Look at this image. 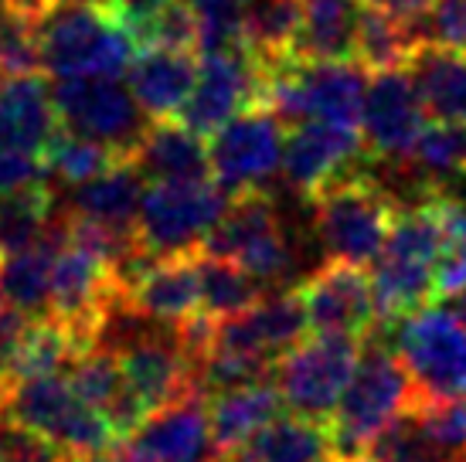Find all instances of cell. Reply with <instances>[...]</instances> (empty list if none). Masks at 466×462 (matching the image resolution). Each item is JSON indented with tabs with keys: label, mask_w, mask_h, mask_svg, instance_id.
Listing matches in <instances>:
<instances>
[{
	"label": "cell",
	"mask_w": 466,
	"mask_h": 462,
	"mask_svg": "<svg viewBox=\"0 0 466 462\" xmlns=\"http://www.w3.org/2000/svg\"><path fill=\"white\" fill-rule=\"evenodd\" d=\"M442 235L446 228L440 191L399 207L389 238L371 262V293L381 330L436 299V262Z\"/></svg>",
	"instance_id": "1"
},
{
	"label": "cell",
	"mask_w": 466,
	"mask_h": 462,
	"mask_svg": "<svg viewBox=\"0 0 466 462\" xmlns=\"http://www.w3.org/2000/svg\"><path fill=\"white\" fill-rule=\"evenodd\" d=\"M415 385L385 330L364 336L358 367L330 415V446L337 462H358L385 428L415 408Z\"/></svg>",
	"instance_id": "2"
},
{
	"label": "cell",
	"mask_w": 466,
	"mask_h": 462,
	"mask_svg": "<svg viewBox=\"0 0 466 462\" xmlns=\"http://www.w3.org/2000/svg\"><path fill=\"white\" fill-rule=\"evenodd\" d=\"M310 207L313 235L327 258L350 262V266H371L395 225L401 201L399 194L381 184V177L368 167V156H364L361 164L327 180L310 197Z\"/></svg>",
	"instance_id": "3"
},
{
	"label": "cell",
	"mask_w": 466,
	"mask_h": 462,
	"mask_svg": "<svg viewBox=\"0 0 466 462\" xmlns=\"http://www.w3.org/2000/svg\"><path fill=\"white\" fill-rule=\"evenodd\" d=\"M364 89H368V68L358 58L344 62L286 58L262 68L259 103L269 105L286 126L317 119V123L361 129Z\"/></svg>",
	"instance_id": "4"
},
{
	"label": "cell",
	"mask_w": 466,
	"mask_h": 462,
	"mask_svg": "<svg viewBox=\"0 0 466 462\" xmlns=\"http://www.w3.org/2000/svg\"><path fill=\"white\" fill-rule=\"evenodd\" d=\"M41 68L55 78L127 75L137 41L103 0H58L38 21Z\"/></svg>",
	"instance_id": "5"
},
{
	"label": "cell",
	"mask_w": 466,
	"mask_h": 462,
	"mask_svg": "<svg viewBox=\"0 0 466 462\" xmlns=\"http://www.w3.org/2000/svg\"><path fill=\"white\" fill-rule=\"evenodd\" d=\"M0 418L38 432L48 442L62 446L68 456L109 449L119 442L113 425L89 401L78 398L66 371L7 381L0 398Z\"/></svg>",
	"instance_id": "6"
},
{
	"label": "cell",
	"mask_w": 466,
	"mask_h": 462,
	"mask_svg": "<svg viewBox=\"0 0 466 462\" xmlns=\"http://www.w3.org/2000/svg\"><path fill=\"white\" fill-rule=\"evenodd\" d=\"M391 346L419 401L466 398V320L460 309L419 306L395 320Z\"/></svg>",
	"instance_id": "7"
},
{
	"label": "cell",
	"mask_w": 466,
	"mask_h": 462,
	"mask_svg": "<svg viewBox=\"0 0 466 462\" xmlns=\"http://www.w3.org/2000/svg\"><path fill=\"white\" fill-rule=\"evenodd\" d=\"M232 194L215 177L205 180H154L137 211V242L147 256L195 252L218 225Z\"/></svg>",
	"instance_id": "8"
},
{
	"label": "cell",
	"mask_w": 466,
	"mask_h": 462,
	"mask_svg": "<svg viewBox=\"0 0 466 462\" xmlns=\"http://www.w3.org/2000/svg\"><path fill=\"white\" fill-rule=\"evenodd\" d=\"M198 248L235 258L266 286L283 283L293 269V242L266 187L232 194L225 215Z\"/></svg>",
	"instance_id": "9"
},
{
	"label": "cell",
	"mask_w": 466,
	"mask_h": 462,
	"mask_svg": "<svg viewBox=\"0 0 466 462\" xmlns=\"http://www.w3.org/2000/svg\"><path fill=\"white\" fill-rule=\"evenodd\" d=\"M361 346L364 336L350 334H313L297 340L276 360L272 381L283 395V405L297 415L327 422L358 367Z\"/></svg>",
	"instance_id": "10"
},
{
	"label": "cell",
	"mask_w": 466,
	"mask_h": 462,
	"mask_svg": "<svg viewBox=\"0 0 466 462\" xmlns=\"http://www.w3.org/2000/svg\"><path fill=\"white\" fill-rule=\"evenodd\" d=\"M52 99L58 126L106 143L119 156H130L150 126V116L143 113L137 95L130 85L119 82V75L58 78Z\"/></svg>",
	"instance_id": "11"
},
{
	"label": "cell",
	"mask_w": 466,
	"mask_h": 462,
	"mask_svg": "<svg viewBox=\"0 0 466 462\" xmlns=\"http://www.w3.org/2000/svg\"><path fill=\"white\" fill-rule=\"evenodd\" d=\"M286 146V123L269 105H248L232 116L218 133H211L208 164L211 177L228 194L266 187V180L279 174Z\"/></svg>",
	"instance_id": "12"
},
{
	"label": "cell",
	"mask_w": 466,
	"mask_h": 462,
	"mask_svg": "<svg viewBox=\"0 0 466 462\" xmlns=\"http://www.w3.org/2000/svg\"><path fill=\"white\" fill-rule=\"evenodd\" d=\"M262 95V65L246 45L205 52L198 62L195 89L181 109L184 126L198 136L218 133L232 116L256 105Z\"/></svg>",
	"instance_id": "13"
},
{
	"label": "cell",
	"mask_w": 466,
	"mask_h": 462,
	"mask_svg": "<svg viewBox=\"0 0 466 462\" xmlns=\"http://www.w3.org/2000/svg\"><path fill=\"white\" fill-rule=\"evenodd\" d=\"M426 126V109L409 72L385 68L368 78L361 103V140L371 164L405 167L419 133Z\"/></svg>",
	"instance_id": "14"
},
{
	"label": "cell",
	"mask_w": 466,
	"mask_h": 462,
	"mask_svg": "<svg viewBox=\"0 0 466 462\" xmlns=\"http://www.w3.org/2000/svg\"><path fill=\"white\" fill-rule=\"evenodd\" d=\"M297 296L303 303L307 326L313 334L368 336L381 330L378 326L371 279L364 276V266H350V262L330 258L327 266L310 272L297 286Z\"/></svg>",
	"instance_id": "15"
},
{
	"label": "cell",
	"mask_w": 466,
	"mask_h": 462,
	"mask_svg": "<svg viewBox=\"0 0 466 462\" xmlns=\"http://www.w3.org/2000/svg\"><path fill=\"white\" fill-rule=\"evenodd\" d=\"M123 442L137 462H225L211 436L205 391L150 411Z\"/></svg>",
	"instance_id": "16"
},
{
	"label": "cell",
	"mask_w": 466,
	"mask_h": 462,
	"mask_svg": "<svg viewBox=\"0 0 466 462\" xmlns=\"http://www.w3.org/2000/svg\"><path fill=\"white\" fill-rule=\"evenodd\" d=\"M364 156L368 150H364L361 129L310 119V123H297L293 133L286 136L279 174L289 191L310 201L327 180L361 164Z\"/></svg>",
	"instance_id": "17"
},
{
	"label": "cell",
	"mask_w": 466,
	"mask_h": 462,
	"mask_svg": "<svg viewBox=\"0 0 466 462\" xmlns=\"http://www.w3.org/2000/svg\"><path fill=\"white\" fill-rule=\"evenodd\" d=\"M307 330L310 326H307V313H303L297 289L276 296L266 293L246 313L228 316V320H215L208 346L276 364L289 346L307 336Z\"/></svg>",
	"instance_id": "18"
},
{
	"label": "cell",
	"mask_w": 466,
	"mask_h": 462,
	"mask_svg": "<svg viewBox=\"0 0 466 462\" xmlns=\"http://www.w3.org/2000/svg\"><path fill=\"white\" fill-rule=\"evenodd\" d=\"M119 303L164 323L191 320L201 306L195 252L147 256L130 279L119 286Z\"/></svg>",
	"instance_id": "19"
},
{
	"label": "cell",
	"mask_w": 466,
	"mask_h": 462,
	"mask_svg": "<svg viewBox=\"0 0 466 462\" xmlns=\"http://www.w3.org/2000/svg\"><path fill=\"white\" fill-rule=\"evenodd\" d=\"M195 52L167 48V45H137V52L127 65L130 92L150 119H177L195 89Z\"/></svg>",
	"instance_id": "20"
},
{
	"label": "cell",
	"mask_w": 466,
	"mask_h": 462,
	"mask_svg": "<svg viewBox=\"0 0 466 462\" xmlns=\"http://www.w3.org/2000/svg\"><path fill=\"white\" fill-rule=\"evenodd\" d=\"M52 89L35 75H0V146L48 154L58 136Z\"/></svg>",
	"instance_id": "21"
},
{
	"label": "cell",
	"mask_w": 466,
	"mask_h": 462,
	"mask_svg": "<svg viewBox=\"0 0 466 462\" xmlns=\"http://www.w3.org/2000/svg\"><path fill=\"white\" fill-rule=\"evenodd\" d=\"M405 68L426 116L442 123H466V48L422 41Z\"/></svg>",
	"instance_id": "22"
},
{
	"label": "cell",
	"mask_w": 466,
	"mask_h": 462,
	"mask_svg": "<svg viewBox=\"0 0 466 462\" xmlns=\"http://www.w3.org/2000/svg\"><path fill=\"white\" fill-rule=\"evenodd\" d=\"M130 160L150 184L154 180H205L211 177L205 136H198L181 119H150Z\"/></svg>",
	"instance_id": "23"
},
{
	"label": "cell",
	"mask_w": 466,
	"mask_h": 462,
	"mask_svg": "<svg viewBox=\"0 0 466 462\" xmlns=\"http://www.w3.org/2000/svg\"><path fill=\"white\" fill-rule=\"evenodd\" d=\"M225 462H337L327 422L307 415H276L225 456Z\"/></svg>",
	"instance_id": "24"
},
{
	"label": "cell",
	"mask_w": 466,
	"mask_h": 462,
	"mask_svg": "<svg viewBox=\"0 0 466 462\" xmlns=\"http://www.w3.org/2000/svg\"><path fill=\"white\" fill-rule=\"evenodd\" d=\"M66 242V211L58 215L55 228L41 242L27 245L21 252L0 256V296L21 309L25 316H45L52 296V269L58 248Z\"/></svg>",
	"instance_id": "25"
},
{
	"label": "cell",
	"mask_w": 466,
	"mask_h": 462,
	"mask_svg": "<svg viewBox=\"0 0 466 462\" xmlns=\"http://www.w3.org/2000/svg\"><path fill=\"white\" fill-rule=\"evenodd\" d=\"M147 184L150 180L143 177L140 167L133 164L130 156H123L109 170H103L99 177L68 187V197L62 207L72 211V215H82V218H96V221H106V225L133 228L143 194H147Z\"/></svg>",
	"instance_id": "26"
},
{
	"label": "cell",
	"mask_w": 466,
	"mask_h": 462,
	"mask_svg": "<svg viewBox=\"0 0 466 462\" xmlns=\"http://www.w3.org/2000/svg\"><path fill=\"white\" fill-rule=\"evenodd\" d=\"M279 411H283V395L276 381H252V385L215 391L208 401V422H211V436L218 442V449L228 456L252 432L272 422Z\"/></svg>",
	"instance_id": "27"
},
{
	"label": "cell",
	"mask_w": 466,
	"mask_h": 462,
	"mask_svg": "<svg viewBox=\"0 0 466 462\" xmlns=\"http://www.w3.org/2000/svg\"><path fill=\"white\" fill-rule=\"evenodd\" d=\"M419 45H422L419 21H405L399 14L385 11L375 0H361V7H358V35H354V58L368 72L405 68Z\"/></svg>",
	"instance_id": "28"
},
{
	"label": "cell",
	"mask_w": 466,
	"mask_h": 462,
	"mask_svg": "<svg viewBox=\"0 0 466 462\" xmlns=\"http://www.w3.org/2000/svg\"><path fill=\"white\" fill-rule=\"evenodd\" d=\"M358 7L361 0H303V21L293 41V58H310V62L354 58Z\"/></svg>",
	"instance_id": "29"
},
{
	"label": "cell",
	"mask_w": 466,
	"mask_h": 462,
	"mask_svg": "<svg viewBox=\"0 0 466 462\" xmlns=\"http://www.w3.org/2000/svg\"><path fill=\"white\" fill-rule=\"evenodd\" d=\"M198 262V289H201V306L198 313H205L208 320H228L238 316L259 303L262 296L269 293V286L256 279L246 266H238L235 258L211 256L195 248Z\"/></svg>",
	"instance_id": "30"
},
{
	"label": "cell",
	"mask_w": 466,
	"mask_h": 462,
	"mask_svg": "<svg viewBox=\"0 0 466 462\" xmlns=\"http://www.w3.org/2000/svg\"><path fill=\"white\" fill-rule=\"evenodd\" d=\"M58 215H62V205L48 187V180L0 194V256H11L41 242L55 228Z\"/></svg>",
	"instance_id": "31"
},
{
	"label": "cell",
	"mask_w": 466,
	"mask_h": 462,
	"mask_svg": "<svg viewBox=\"0 0 466 462\" xmlns=\"http://www.w3.org/2000/svg\"><path fill=\"white\" fill-rule=\"evenodd\" d=\"M405 170L415 174V184L422 191L450 187L456 177L466 174V123H426L412 154L405 160Z\"/></svg>",
	"instance_id": "32"
},
{
	"label": "cell",
	"mask_w": 466,
	"mask_h": 462,
	"mask_svg": "<svg viewBox=\"0 0 466 462\" xmlns=\"http://www.w3.org/2000/svg\"><path fill=\"white\" fill-rule=\"evenodd\" d=\"M116 160H123V156H119L116 150H109L106 143L78 136V133H68V129H58V136H55L52 146H48V154H45L48 174H55L66 187H76V184H86V180L99 177V174L113 167Z\"/></svg>",
	"instance_id": "33"
},
{
	"label": "cell",
	"mask_w": 466,
	"mask_h": 462,
	"mask_svg": "<svg viewBox=\"0 0 466 462\" xmlns=\"http://www.w3.org/2000/svg\"><path fill=\"white\" fill-rule=\"evenodd\" d=\"M38 68V21L0 4V75H35Z\"/></svg>",
	"instance_id": "34"
},
{
	"label": "cell",
	"mask_w": 466,
	"mask_h": 462,
	"mask_svg": "<svg viewBox=\"0 0 466 462\" xmlns=\"http://www.w3.org/2000/svg\"><path fill=\"white\" fill-rule=\"evenodd\" d=\"M361 459L368 462H442L440 449H436V442L426 436V428L419 425L415 418V411H405L401 418L381 432V436L371 442V449L364 452Z\"/></svg>",
	"instance_id": "35"
},
{
	"label": "cell",
	"mask_w": 466,
	"mask_h": 462,
	"mask_svg": "<svg viewBox=\"0 0 466 462\" xmlns=\"http://www.w3.org/2000/svg\"><path fill=\"white\" fill-rule=\"evenodd\" d=\"M412 411L446 459L456 452H466V398L415 401Z\"/></svg>",
	"instance_id": "36"
},
{
	"label": "cell",
	"mask_w": 466,
	"mask_h": 462,
	"mask_svg": "<svg viewBox=\"0 0 466 462\" xmlns=\"http://www.w3.org/2000/svg\"><path fill=\"white\" fill-rule=\"evenodd\" d=\"M198 21L201 52L242 45V0H187Z\"/></svg>",
	"instance_id": "37"
},
{
	"label": "cell",
	"mask_w": 466,
	"mask_h": 462,
	"mask_svg": "<svg viewBox=\"0 0 466 462\" xmlns=\"http://www.w3.org/2000/svg\"><path fill=\"white\" fill-rule=\"evenodd\" d=\"M0 462H68V452L25 425L0 418Z\"/></svg>",
	"instance_id": "38"
},
{
	"label": "cell",
	"mask_w": 466,
	"mask_h": 462,
	"mask_svg": "<svg viewBox=\"0 0 466 462\" xmlns=\"http://www.w3.org/2000/svg\"><path fill=\"white\" fill-rule=\"evenodd\" d=\"M45 177H48V164H45L41 154L0 146V194L31 187V184H38Z\"/></svg>",
	"instance_id": "39"
},
{
	"label": "cell",
	"mask_w": 466,
	"mask_h": 462,
	"mask_svg": "<svg viewBox=\"0 0 466 462\" xmlns=\"http://www.w3.org/2000/svg\"><path fill=\"white\" fill-rule=\"evenodd\" d=\"M103 4L109 7V14L116 17L119 25L130 31L133 41L140 45L143 31L150 27V21L167 7L170 0H103Z\"/></svg>",
	"instance_id": "40"
},
{
	"label": "cell",
	"mask_w": 466,
	"mask_h": 462,
	"mask_svg": "<svg viewBox=\"0 0 466 462\" xmlns=\"http://www.w3.org/2000/svg\"><path fill=\"white\" fill-rule=\"evenodd\" d=\"M27 320L31 316H25L21 309H14L4 296H0V371H4V364H7V357L14 354V346H17V340L25 336L27 330Z\"/></svg>",
	"instance_id": "41"
},
{
	"label": "cell",
	"mask_w": 466,
	"mask_h": 462,
	"mask_svg": "<svg viewBox=\"0 0 466 462\" xmlns=\"http://www.w3.org/2000/svg\"><path fill=\"white\" fill-rule=\"evenodd\" d=\"M375 4H381L385 11L399 14V17H405V21H419V17L429 11L432 0H375Z\"/></svg>",
	"instance_id": "42"
},
{
	"label": "cell",
	"mask_w": 466,
	"mask_h": 462,
	"mask_svg": "<svg viewBox=\"0 0 466 462\" xmlns=\"http://www.w3.org/2000/svg\"><path fill=\"white\" fill-rule=\"evenodd\" d=\"M68 462H137L130 456V452H127V446H123V449H113V446H109V449H96V452H78V456H68Z\"/></svg>",
	"instance_id": "43"
},
{
	"label": "cell",
	"mask_w": 466,
	"mask_h": 462,
	"mask_svg": "<svg viewBox=\"0 0 466 462\" xmlns=\"http://www.w3.org/2000/svg\"><path fill=\"white\" fill-rule=\"evenodd\" d=\"M0 4H7V7H14V11H21V14H27V17L41 21L58 0H0Z\"/></svg>",
	"instance_id": "44"
},
{
	"label": "cell",
	"mask_w": 466,
	"mask_h": 462,
	"mask_svg": "<svg viewBox=\"0 0 466 462\" xmlns=\"http://www.w3.org/2000/svg\"><path fill=\"white\" fill-rule=\"evenodd\" d=\"M442 462H466V452H456V456H450V459H442Z\"/></svg>",
	"instance_id": "45"
},
{
	"label": "cell",
	"mask_w": 466,
	"mask_h": 462,
	"mask_svg": "<svg viewBox=\"0 0 466 462\" xmlns=\"http://www.w3.org/2000/svg\"><path fill=\"white\" fill-rule=\"evenodd\" d=\"M460 316H463V320H466V293L460 296Z\"/></svg>",
	"instance_id": "46"
},
{
	"label": "cell",
	"mask_w": 466,
	"mask_h": 462,
	"mask_svg": "<svg viewBox=\"0 0 466 462\" xmlns=\"http://www.w3.org/2000/svg\"><path fill=\"white\" fill-rule=\"evenodd\" d=\"M4 387H7V381H4V371H0V398H4Z\"/></svg>",
	"instance_id": "47"
}]
</instances>
